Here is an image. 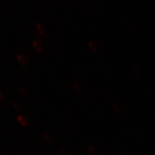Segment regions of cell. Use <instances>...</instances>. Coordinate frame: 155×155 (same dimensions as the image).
<instances>
[{
    "label": "cell",
    "instance_id": "5",
    "mask_svg": "<svg viewBox=\"0 0 155 155\" xmlns=\"http://www.w3.org/2000/svg\"><path fill=\"white\" fill-rule=\"evenodd\" d=\"M17 121H18L19 124L22 125V127H27L28 125V121L27 120L26 118L23 116H17Z\"/></svg>",
    "mask_w": 155,
    "mask_h": 155
},
{
    "label": "cell",
    "instance_id": "11",
    "mask_svg": "<svg viewBox=\"0 0 155 155\" xmlns=\"http://www.w3.org/2000/svg\"><path fill=\"white\" fill-rule=\"evenodd\" d=\"M2 98V94L1 92H0V100H1Z\"/></svg>",
    "mask_w": 155,
    "mask_h": 155
},
{
    "label": "cell",
    "instance_id": "10",
    "mask_svg": "<svg viewBox=\"0 0 155 155\" xmlns=\"http://www.w3.org/2000/svg\"><path fill=\"white\" fill-rule=\"evenodd\" d=\"M11 105H12V108H14L15 110H16V111H20V107H19V106L17 104V103L12 102L11 103Z\"/></svg>",
    "mask_w": 155,
    "mask_h": 155
},
{
    "label": "cell",
    "instance_id": "9",
    "mask_svg": "<svg viewBox=\"0 0 155 155\" xmlns=\"http://www.w3.org/2000/svg\"><path fill=\"white\" fill-rule=\"evenodd\" d=\"M43 138L45 139V140L47 141L48 143H51L52 141H53V138H52V137L50 136L49 134L45 132L43 134Z\"/></svg>",
    "mask_w": 155,
    "mask_h": 155
},
{
    "label": "cell",
    "instance_id": "6",
    "mask_svg": "<svg viewBox=\"0 0 155 155\" xmlns=\"http://www.w3.org/2000/svg\"><path fill=\"white\" fill-rule=\"evenodd\" d=\"M86 9L88 12L90 14L91 16H94L96 14V7H94V5H88L86 6Z\"/></svg>",
    "mask_w": 155,
    "mask_h": 155
},
{
    "label": "cell",
    "instance_id": "4",
    "mask_svg": "<svg viewBox=\"0 0 155 155\" xmlns=\"http://www.w3.org/2000/svg\"><path fill=\"white\" fill-rule=\"evenodd\" d=\"M32 46H33L35 50L38 53H42L43 51V48H42V45L40 44V42H39L37 40H34L32 42Z\"/></svg>",
    "mask_w": 155,
    "mask_h": 155
},
{
    "label": "cell",
    "instance_id": "2",
    "mask_svg": "<svg viewBox=\"0 0 155 155\" xmlns=\"http://www.w3.org/2000/svg\"><path fill=\"white\" fill-rule=\"evenodd\" d=\"M35 28L37 32H38V34L40 35H45L46 30L42 24H40V23H37L35 25Z\"/></svg>",
    "mask_w": 155,
    "mask_h": 155
},
{
    "label": "cell",
    "instance_id": "1",
    "mask_svg": "<svg viewBox=\"0 0 155 155\" xmlns=\"http://www.w3.org/2000/svg\"><path fill=\"white\" fill-rule=\"evenodd\" d=\"M88 47L93 53H98V45L96 44V42H95L93 40H88Z\"/></svg>",
    "mask_w": 155,
    "mask_h": 155
},
{
    "label": "cell",
    "instance_id": "3",
    "mask_svg": "<svg viewBox=\"0 0 155 155\" xmlns=\"http://www.w3.org/2000/svg\"><path fill=\"white\" fill-rule=\"evenodd\" d=\"M17 61L19 62V63L20 64V65H22V66H26V65H28V60H27V58L24 57L22 55L18 54V55H17Z\"/></svg>",
    "mask_w": 155,
    "mask_h": 155
},
{
    "label": "cell",
    "instance_id": "8",
    "mask_svg": "<svg viewBox=\"0 0 155 155\" xmlns=\"http://www.w3.org/2000/svg\"><path fill=\"white\" fill-rule=\"evenodd\" d=\"M19 91H20L21 94H22V96H24L25 97L29 96V91L28 90V88H26L25 86H19Z\"/></svg>",
    "mask_w": 155,
    "mask_h": 155
},
{
    "label": "cell",
    "instance_id": "7",
    "mask_svg": "<svg viewBox=\"0 0 155 155\" xmlns=\"http://www.w3.org/2000/svg\"><path fill=\"white\" fill-rule=\"evenodd\" d=\"M73 88H74L75 91L78 93V94H81V93L83 92V87L81 85V83L77 82L73 83Z\"/></svg>",
    "mask_w": 155,
    "mask_h": 155
}]
</instances>
